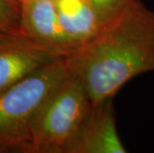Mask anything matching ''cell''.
<instances>
[{
	"label": "cell",
	"mask_w": 154,
	"mask_h": 153,
	"mask_svg": "<svg viewBox=\"0 0 154 153\" xmlns=\"http://www.w3.org/2000/svg\"><path fill=\"white\" fill-rule=\"evenodd\" d=\"M67 61L93 105L112 99L128 81L154 71V12L136 0Z\"/></svg>",
	"instance_id": "cell-1"
},
{
	"label": "cell",
	"mask_w": 154,
	"mask_h": 153,
	"mask_svg": "<svg viewBox=\"0 0 154 153\" xmlns=\"http://www.w3.org/2000/svg\"><path fill=\"white\" fill-rule=\"evenodd\" d=\"M70 73L67 56L61 57L0 96V153H30V125L35 112Z\"/></svg>",
	"instance_id": "cell-2"
},
{
	"label": "cell",
	"mask_w": 154,
	"mask_h": 153,
	"mask_svg": "<svg viewBox=\"0 0 154 153\" xmlns=\"http://www.w3.org/2000/svg\"><path fill=\"white\" fill-rule=\"evenodd\" d=\"M91 107L86 87L71 72L35 112L30 125V153H66Z\"/></svg>",
	"instance_id": "cell-3"
},
{
	"label": "cell",
	"mask_w": 154,
	"mask_h": 153,
	"mask_svg": "<svg viewBox=\"0 0 154 153\" xmlns=\"http://www.w3.org/2000/svg\"><path fill=\"white\" fill-rule=\"evenodd\" d=\"M20 31L36 44L61 56L76 50L60 23L54 0L22 1Z\"/></svg>",
	"instance_id": "cell-4"
},
{
	"label": "cell",
	"mask_w": 154,
	"mask_h": 153,
	"mask_svg": "<svg viewBox=\"0 0 154 153\" xmlns=\"http://www.w3.org/2000/svg\"><path fill=\"white\" fill-rule=\"evenodd\" d=\"M112 99L93 105L66 153H125L116 125Z\"/></svg>",
	"instance_id": "cell-5"
},
{
	"label": "cell",
	"mask_w": 154,
	"mask_h": 153,
	"mask_svg": "<svg viewBox=\"0 0 154 153\" xmlns=\"http://www.w3.org/2000/svg\"><path fill=\"white\" fill-rule=\"evenodd\" d=\"M61 56L40 45L0 50V96L26 77Z\"/></svg>",
	"instance_id": "cell-6"
},
{
	"label": "cell",
	"mask_w": 154,
	"mask_h": 153,
	"mask_svg": "<svg viewBox=\"0 0 154 153\" xmlns=\"http://www.w3.org/2000/svg\"><path fill=\"white\" fill-rule=\"evenodd\" d=\"M59 20L75 48L86 44L100 30L90 0H54Z\"/></svg>",
	"instance_id": "cell-7"
},
{
	"label": "cell",
	"mask_w": 154,
	"mask_h": 153,
	"mask_svg": "<svg viewBox=\"0 0 154 153\" xmlns=\"http://www.w3.org/2000/svg\"><path fill=\"white\" fill-rule=\"evenodd\" d=\"M136 0H90L101 26L117 17Z\"/></svg>",
	"instance_id": "cell-8"
},
{
	"label": "cell",
	"mask_w": 154,
	"mask_h": 153,
	"mask_svg": "<svg viewBox=\"0 0 154 153\" xmlns=\"http://www.w3.org/2000/svg\"><path fill=\"white\" fill-rule=\"evenodd\" d=\"M20 0H0V31H20Z\"/></svg>",
	"instance_id": "cell-9"
},
{
	"label": "cell",
	"mask_w": 154,
	"mask_h": 153,
	"mask_svg": "<svg viewBox=\"0 0 154 153\" xmlns=\"http://www.w3.org/2000/svg\"><path fill=\"white\" fill-rule=\"evenodd\" d=\"M28 45H38L21 31H0V50Z\"/></svg>",
	"instance_id": "cell-10"
},
{
	"label": "cell",
	"mask_w": 154,
	"mask_h": 153,
	"mask_svg": "<svg viewBox=\"0 0 154 153\" xmlns=\"http://www.w3.org/2000/svg\"><path fill=\"white\" fill-rule=\"evenodd\" d=\"M22 1H30V0H20V2H22Z\"/></svg>",
	"instance_id": "cell-11"
}]
</instances>
